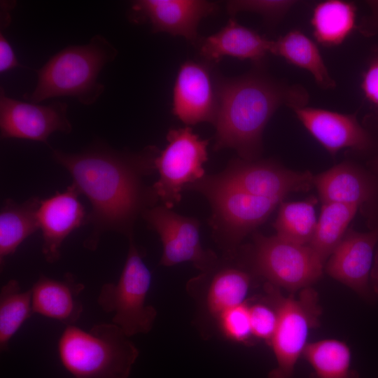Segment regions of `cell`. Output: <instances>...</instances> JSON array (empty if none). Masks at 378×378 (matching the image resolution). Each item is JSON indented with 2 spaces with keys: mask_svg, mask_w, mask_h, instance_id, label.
Instances as JSON below:
<instances>
[{
  "mask_svg": "<svg viewBox=\"0 0 378 378\" xmlns=\"http://www.w3.org/2000/svg\"><path fill=\"white\" fill-rule=\"evenodd\" d=\"M159 152L155 146L139 152L118 150L102 143L75 153L52 150L55 161L68 171L90 202L88 223L93 230L84 242L85 248L95 250L105 232L133 235L138 217L158 200L144 178L155 170Z\"/></svg>",
  "mask_w": 378,
  "mask_h": 378,
  "instance_id": "1",
  "label": "cell"
},
{
  "mask_svg": "<svg viewBox=\"0 0 378 378\" xmlns=\"http://www.w3.org/2000/svg\"><path fill=\"white\" fill-rule=\"evenodd\" d=\"M218 105L214 125V148L235 150L241 159L255 160L262 150L263 130L282 104L305 105L300 87L286 86L258 73L217 81Z\"/></svg>",
  "mask_w": 378,
  "mask_h": 378,
  "instance_id": "2",
  "label": "cell"
},
{
  "mask_svg": "<svg viewBox=\"0 0 378 378\" xmlns=\"http://www.w3.org/2000/svg\"><path fill=\"white\" fill-rule=\"evenodd\" d=\"M57 353L71 378H129L139 351L118 326L100 323L88 330L66 326Z\"/></svg>",
  "mask_w": 378,
  "mask_h": 378,
  "instance_id": "3",
  "label": "cell"
},
{
  "mask_svg": "<svg viewBox=\"0 0 378 378\" xmlns=\"http://www.w3.org/2000/svg\"><path fill=\"white\" fill-rule=\"evenodd\" d=\"M117 55L115 48L99 34L85 45L62 49L36 71L37 82L29 97L30 102L71 97L83 105L93 104L104 91L97 80L99 74Z\"/></svg>",
  "mask_w": 378,
  "mask_h": 378,
  "instance_id": "4",
  "label": "cell"
},
{
  "mask_svg": "<svg viewBox=\"0 0 378 378\" xmlns=\"http://www.w3.org/2000/svg\"><path fill=\"white\" fill-rule=\"evenodd\" d=\"M186 189L202 194L209 201L213 237L227 257L235 253L244 237L264 223L281 202L225 184L213 175H205Z\"/></svg>",
  "mask_w": 378,
  "mask_h": 378,
  "instance_id": "5",
  "label": "cell"
},
{
  "mask_svg": "<svg viewBox=\"0 0 378 378\" xmlns=\"http://www.w3.org/2000/svg\"><path fill=\"white\" fill-rule=\"evenodd\" d=\"M126 260L116 283H105L97 304L112 315L111 321L128 336L149 332L157 317L155 308L147 304L151 273L143 260L133 235L128 237Z\"/></svg>",
  "mask_w": 378,
  "mask_h": 378,
  "instance_id": "6",
  "label": "cell"
},
{
  "mask_svg": "<svg viewBox=\"0 0 378 378\" xmlns=\"http://www.w3.org/2000/svg\"><path fill=\"white\" fill-rule=\"evenodd\" d=\"M270 300L279 315L278 325L270 343L276 367L268 378H292L295 364L307 346L309 331L318 325L321 308L317 293L311 287L283 297L278 287L267 284Z\"/></svg>",
  "mask_w": 378,
  "mask_h": 378,
  "instance_id": "7",
  "label": "cell"
},
{
  "mask_svg": "<svg viewBox=\"0 0 378 378\" xmlns=\"http://www.w3.org/2000/svg\"><path fill=\"white\" fill-rule=\"evenodd\" d=\"M252 269L276 287L294 293L316 282L324 264L308 245L285 240L276 235H253Z\"/></svg>",
  "mask_w": 378,
  "mask_h": 378,
  "instance_id": "8",
  "label": "cell"
},
{
  "mask_svg": "<svg viewBox=\"0 0 378 378\" xmlns=\"http://www.w3.org/2000/svg\"><path fill=\"white\" fill-rule=\"evenodd\" d=\"M167 144L155 159L159 176L152 185L158 200L169 209L181 200L183 189L205 176L209 140L202 139L190 127L170 129Z\"/></svg>",
  "mask_w": 378,
  "mask_h": 378,
  "instance_id": "9",
  "label": "cell"
},
{
  "mask_svg": "<svg viewBox=\"0 0 378 378\" xmlns=\"http://www.w3.org/2000/svg\"><path fill=\"white\" fill-rule=\"evenodd\" d=\"M142 217L160 238L161 265L171 267L190 262L202 273H207L218 265L216 254L202 245L200 223L197 219L176 214L163 204L148 209Z\"/></svg>",
  "mask_w": 378,
  "mask_h": 378,
  "instance_id": "10",
  "label": "cell"
},
{
  "mask_svg": "<svg viewBox=\"0 0 378 378\" xmlns=\"http://www.w3.org/2000/svg\"><path fill=\"white\" fill-rule=\"evenodd\" d=\"M213 176L225 184L280 202L291 192L309 190L314 176L308 171H293L271 160L244 159L230 161Z\"/></svg>",
  "mask_w": 378,
  "mask_h": 378,
  "instance_id": "11",
  "label": "cell"
},
{
  "mask_svg": "<svg viewBox=\"0 0 378 378\" xmlns=\"http://www.w3.org/2000/svg\"><path fill=\"white\" fill-rule=\"evenodd\" d=\"M68 105L56 101L48 105L22 102L0 90V130L2 139H22L48 145L54 132L69 134L72 125L67 116Z\"/></svg>",
  "mask_w": 378,
  "mask_h": 378,
  "instance_id": "12",
  "label": "cell"
},
{
  "mask_svg": "<svg viewBox=\"0 0 378 378\" xmlns=\"http://www.w3.org/2000/svg\"><path fill=\"white\" fill-rule=\"evenodd\" d=\"M217 82L205 63L184 62L178 69L173 90L172 113L188 125L214 123L218 110Z\"/></svg>",
  "mask_w": 378,
  "mask_h": 378,
  "instance_id": "13",
  "label": "cell"
},
{
  "mask_svg": "<svg viewBox=\"0 0 378 378\" xmlns=\"http://www.w3.org/2000/svg\"><path fill=\"white\" fill-rule=\"evenodd\" d=\"M377 244L378 227L368 232L349 228L327 260V274L365 299H372L370 279Z\"/></svg>",
  "mask_w": 378,
  "mask_h": 378,
  "instance_id": "14",
  "label": "cell"
},
{
  "mask_svg": "<svg viewBox=\"0 0 378 378\" xmlns=\"http://www.w3.org/2000/svg\"><path fill=\"white\" fill-rule=\"evenodd\" d=\"M218 10L216 3L202 0H139L132 2V21H148L153 32H166L197 40L200 20Z\"/></svg>",
  "mask_w": 378,
  "mask_h": 378,
  "instance_id": "15",
  "label": "cell"
},
{
  "mask_svg": "<svg viewBox=\"0 0 378 378\" xmlns=\"http://www.w3.org/2000/svg\"><path fill=\"white\" fill-rule=\"evenodd\" d=\"M80 194L72 183L64 192H56L41 201L38 220L43 238L42 253L49 263L59 260L66 238L88 223V214L78 198Z\"/></svg>",
  "mask_w": 378,
  "mask_h": 378,
  "instance_id": "16",
  "label": "cell"
},
{
  "mask_svg": "<svg viewBox=\"0 0 378 378\" xmlns=\"http://www.w3.org/2000/svg\"><path fill=\"white\" fill-rule=\"evenodd\" d=\"M292 109L309 133L332 156L344 148L363 150L370 144L368 132L354 115L305 105Z\"/></svg>",
  "mask_w": 378,
  "mask_h": 378,
  "instance_id": "17",
  "label": "cell"
},
{
  "mask_svg": "<svg viewBox=\"0 0 378 378\" xmlns=\"http://www.w3.org/2000/svg\"><path fill=\"white\" fill-rule=\"evenodd\" d=\"M322 202H337L360 206L378 202V174L349 161L340 163L313 176Z\"/></svg>",
  "mask_w": 378,
  "mask_h": 378,
  "instance_id": "18",
  "label": "cell"
},
{
  "mask_svg": "<svg viewBox=\"0 0 378 378\" xmlns=\"http://www.w3.org/2000/svg\"><path fill=\"white\" fill-rule=\"evenodd\" d=\"M84 288L71 273L60 279L41 274L31 288L34 314L75 325L83 312L80 295Z\"/></svg>",
  "mask_w": 378,
  "mask_h": 378,
  "instance_id": "19",
  "label": "cell"
},
{
  "mask_svg": "<svg viewBox=\"0 0 378 378\" xmlns=\"http://www.w3.org/2000/svg\"><path fill=\"white\" fill-rule=\"evenodd\" d=\"M272 41L239 24L234 19L200 43V54L208 62H217L225 56L251 60L260 64L270 52Z\"/></svg>",
  "mask_w": 378,
  "mask_h": 378,
  "instance_id": "20",
  "label": "cell"
},
{
  "mask_svg": "<svg viewBox=\"0 0 378 378\" xmlns=\"http://www.w3.org/2000/svg\"><path fill=\"white\" fill-rule=\"evenodd\" d=\"M41 199L31 197L22 203L4 201L0 209V263L14 253L30 235L39 230L38 210Z\"/></svg>",
  "mask_w": 378,
  "mask_h": 378,
  "instance_id": "21",
  "label": "cell"
},
{
  "mask_svg": "<svg viewBox=\"0 0 378 378\" xmlns=\"http://www.w3.org/2000/svg\"><path fill=\"white\" fill-rule=\"evenodd\" d=\"M270 53L284 58L288 63L307 71L320 87L335 88L316 44L299 30H291L272 41Z\"/></svg>",
  "mask_w": 378,
  "mask_h": 378,
  "instance_id": "22",
  "label": "cell"
},
{
  "mask_svg": "<svg viewBox=\"0 0 378 378\" xmlns=\"http://www.w3.org/2000/svg\"><path fill=\"white\" fill-rule=\"evenodd\" d=\"M356 7L342 0H328L314 8L311 18L313 34L318 43L326 47L340 45L353 31Z\"/></svg>",
  "mask_w": 378,
  "mask_h": 378,
  "instance_id": "23",
  "label": "cell"
},
{
  "mask_svg": "<svg viewBox=\"0 0 378 378\" xmlns=\"http://www.w3.org/2000/svg\"><path fill=\"white\" fill-rule=\"evenodd\" d=\"M209 272L212 276L206 295V306L214 318L247 301L251 282L248 272L233 266L220 267L219 262Z\"/></svg>",
  "mask_w": 378,
  "mask_h": 378,
  "instance_id": "24",
  "label": "cell"
},
{
  "mask_svg": "<svg viewBox=\"0 0 378 378\" xmlns=\"http://www.w3.org/2000/svg\"><path fill=\"white\" fill-rule=\"evenodd\" d=\"M358 206L322 202L313 237L308 244L324 264L346 234Z\"/></svg>",
  "mask_w": 378,
  "mask_h": 378,
  "instance_id": "25",
  "label": "cell"
},
{
  "mask_svg": "<svg viewBox=\"0 0 378 378\" xmlns=\"http://www.w3.org/2000/svg\"><path fill=\"white\" fill-rule=\"evenodd\" d=\"M313 369L310 378H360L351 368L349 346L335 339L308 343L302 354Z\"/></svg>",
  "mask_w": 378,
  "mask_h": 378,
  "instance_id": "26",
  "label": "cell"
},
{
  "mask_svg": "<svg viewBox=\"0 0 378 378\" xmlns=\"http://www.w3.org/2000/svg\"><path fill=\"white\" fill-rule=\"evenodd\" d=\"M316 203L314 197L302 201H282L273 224L276 235L293 243L308 245L317 223L315 212Z\"/></svg>",
  "mask_w": 378,
  "mask_h": 378,
  "instance_id": "27",
  "label": "cell"
},
{
  "mask_svg": "<svg viewBox=\"0 0 378 378\" xmlns=\"http://www.w3.org/2000/svg\"><path fill=\"white\" fill-rule=\"evenodd\" d=\"M34 314L31 288L23 290L10 279L0 289V350L8 351L12 337Z\"/></svg>",
  "mask_w": 378,
  "mask_h": 378,
  "instance_id": "28",
  "label": "cell"
},
{
  "mask_svg": "<svg viewBox=\"0 0 378 378\" xmlns=\"http://www.w3.org/2000/svg\"><path fill=\"white\" fill-rule=\"evenodd\" d=\"M216 318L221 332L227 339L246 343L253 338L247 301L225 310Z\"/></svg>",
  "mask_w": 378,
  "mask_h": 378,
  "instance_id": "29",
  "label": "cell"
},
{
  "mask_svg": "<svg viewBox=\"0 0 378 378\" xmlns=\"http://www.w3.org/2000/svg\"><path fill=\"white\" fill-rule=\"evenodd\" d=\"M249 314L253 338L266 341L270 344L279 321L274 303L272 305L262 302L249 303Z\"/></svg>",
  "mask_w": 378,
  "mask_h": 378,
  "instance_id": "30",
  "label": "cell"
},
{
  "mask_svg": "<svg viewBox=\"0 0 378 378\" xmlns=\"http://www.w3.org/2000/svg\"><path fill=\"white\" fill-rule=\"evenodd\" d=\"M293 1L234 0L227 2L229 14L234 15L241 11L262 15L268 20L281 18L294 4Z\"/></svg>",
  "mask_w": 378,
  "mask_h": 378,
  "instance_id": "31",
  "label": "cell"
},
{
  "mask_svg": "<svg viewBox=\"0 0 378 378\" xmlns=\"http://www.w3.org/2000/svg\"><path fill=\"white\" fill-rule=\"evenodd\" d=\"M362 88L368 100L378 106V59L370 64L365 73Z\"/></svg>",
  "mask_w": 378,
  "mask_h": 378,
  "instance_id": "32",
  "label": "cell"
},
{
  "mask_svg": "<svg viewBox=\"0 0 378 378\" xmlns=\"http://www.w3.org/2000/svg\"><path fill=\"white\" fill-rule=\"evenodd\" d=\"M17 66H22L18 61L13 48L6 38L4 34L0 33V72L8 71Z\"/></svg>",
  "mask_w": 378,
  "mask_h": 378,
  "instance_id": "33",
  "label": "cell"
},
{
  "mask_svg": "<svg viewBox=\"0 0 378 378\" xmlns=\"http://www.w3.org/2000/svg\"><path fill=\"white\" fill-rule=\"evenodd\" d=\"M370 280V286L374 294L378 295V248L375 252Z\"/></svg>",
  "mask_w": 378,
  "mask_h": 378,
  "instance_id": "34",
  "label": "cell"
},
{
  "mask_svg": "<svg viewBox=\"0 0 378 378\" xmlns=\"http://www.w3.org/2000/svg\"><path fill=\"white\" fill-rule=\"evenodd\" d=\"M376 169H377L376 173L378 174V163H377V166H376Z\"/></svg>",
  "mask_w": 378,
  "mask_h": 378,
  "instance_id": "35",
  "label": "cell"
}]
</instances>
